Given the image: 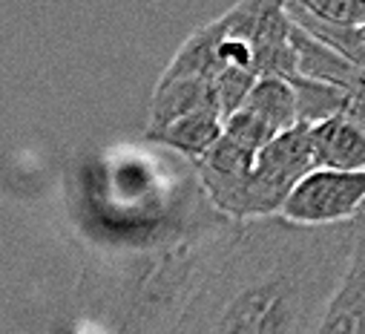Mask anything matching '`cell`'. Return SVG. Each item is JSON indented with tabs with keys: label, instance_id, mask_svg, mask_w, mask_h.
<instances>
[{
	"label": "cell",
	"instance_id": "8992f818",
	"mask_svg": "<svg viewBox=\"0 0 365 334\" xmlns=\"http://www.w3.org/2000/svg\"><path fill=\"white\" fill-rule=\"evenodd\" d=\"M317 167L342 173H365V130L354 121L334 116L311 127Z\"/></svg>",
	"mask_w": 365,
	"mask_h": 334
},
{
	"label": "cell",
	"instance_id": "3957f363",
	"mask_svg": "<svg viewBox=\"0 0 365 334\" xmlns=\"http://www.w3.org/2000/svg\"><path fill=\"white\" fill-rule=\"evenodd\" d=\"M365 211V173L317 167L285 199L279 219L302 228L348 225Z\"/></svg>",
	"mask_w": 365,
	"mask_h": 334
},
{
	"label": "cell",
	"instance_id": "7a4b0ae2",
	"mask_svg": "<svg viewBox=\"0 0 365 334\" xmlns=\"http://www.w3.org/2000/svg\"><path fill=\"white\" fill-rule=\"evenodd\" d=\"M311 171H317L311 127L297 124L288 133L277 136L256 156V164H253V171L247 176V185H245V193H242V202H239L236 222L279 216L291 191Z\"/></svg>",
	"mask_w": 365,
	"mask_h": 334
},
{
	"label": "cell",
	"instance_id": "9c48e42d",
	"mask_svg": "<svg viewBox=\"0 0 365 334\" xmlns=\"http://www.w3.org/2000/svg\"><path fill=\"white\" fill-rule=\"evenodd\" d=\"M299 9L336 29H365V0H297Z\"/></svg>",
	"mask_w": 365,
	"mask_h": 334
},
{
	"label": "cell",
	"instance_id": "5b68a950",
	"mask_svg": "<svg viewBox=\"0 0 365 334\" xmlns=\"http://www.w3.org/2000/svg\"><path fill=\"white\" fill-rule=\"evenodd\" d=\"M196 110H219L213 81L161 75L158 84H155V90H153V98H150V116H147L144 136H153V133L164 130L167 124L185 118V116H190Z\"/></svg>",
	"mask_w": 365,
	"mask_h": 334
},
{
	"label": "cell",
	"instance_id": "ba28073f",
	"mask_svg": "<svg viewBox=\"0 0 365 334\" xmlns=\"http://www.w3.org/2000/svg\"><path fill=\"white\" fill-rule=\"evenodd\" d=\"M242 107L250 110L259 121H264L277 136H282V133H288L291 127L299 124L294 87H291V81H282V78L256 81V87L250 90V96L245 98Z\"/></svg>",
	"mask_w": 365,
	"mask_h": 334
},
{
	"label": "cell",
	"instance_id": "277c9868",
	"mask_svg": "<svg viewBox=\"0 0 365 334\" xmlns=\"http://www.w3.org/2000/svg\"><path fill=\"white\" fill-rule=\"evenodd\" d=\"M317 334H365V213L354 219L351 254L328 297Z\"/></svg>",
	"mask_w": 365,
	"mask_h": 334
},
{
	"label": "cell",
	"instance_id": "52a82bcc",
	"mask_svg": "<svg viewBox=\"0 0 365 334\" xmlns=\"http://www.w3.org/2000/svg\"><path fill=\"white\" fill-rule=\"evenodd\" d=\"M222 127H225V118H222L219 110H196V113L178 118V121L167 124L164 130H158L153 136H144V138L158 141V144L175 150L178 156H185L187 161L196 164L222 138Z\"/></svg>",
	"mask_w": 365,
	"mask_h": 334
},
{
	"label": "cell",
	"instance_id": "30bf717a",
	"mask_svg": "<svg viewBox=\"0 0 365 334\" xmlns=\"http://www.w3.org/2000/svg\"><path fill=\"white\" fill-rule=\"evenodd\" d=\"M362 213H365V211H362Z\"/></svg>",
	"mask_w": 365,
	"mask_h": 334
},
{
	"label": "cell",
	"instance_id": "6da1fadb",
	"mask_svg": "<svg viewBox=\"0 0 365 334\" xmlns=\"http://www.w3.org/2000/svg\"><path fill=\"white\" fill-rule=\"evenodd\" d=\"M354 239V222L302 228L236 222L222 257L170 334H317Z\"/></svg>",
	"mask_w": 365,
	"mask_h": 334
}]
</instances>
